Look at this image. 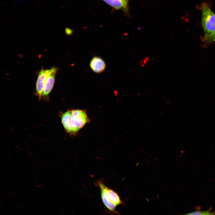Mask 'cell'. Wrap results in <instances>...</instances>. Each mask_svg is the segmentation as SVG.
<instances>
[{
    "label": "cell",
    "mask_w": 215,
    "mask_h": 215,
    "mask_svg": "<svg viewBox=\"0 0 215 215\" xmlns=\"http://www.w3.org/2000/svg\"><path fill=\"white\" fill-rule=\"evenodd\" d=\"M62 124L66 131L70 135L76 134L90 121L85 110H69L61 115Z\"/></svg>",
    "instance_id": "6da1fadb"
},
{
    "label": "cell",
    "mask_w": 215,
    "mask_h": 215,
    "mask_svg": "<svg viewBox=\"0 0 215 215\" xmlns=\"http://www.w3.org/2000/svg\"><path fill=\"white\" fill-rule=\"evenodd\" d=\"M96 184L100 189L102 201L107 210L112 214H118L116 209L123 203L119 194L106 186L102 180H98Z\"/></svg>",
    "instance_id": "7a4b0ae2"
},
{
    "label": "cell",
    "mask_w": 215,
    "mask_h": 215,
    "mask_svg": "<svg viewBox=\"0 0 215 215\" xmlns=\"http://www.w3.org/2000/svg\"><path fill=\"white\" fill-rule=\"evenodd\" d=\"M202 12V24L204 33V39L215 31V13L206 3H202L200 7Z\"/></svg>",
    "instance_id": "3957f363"
},
{
    "label": "cell",
    "mask_w": 215,
    "mask_h": 215,
    "mask_svg": "<svg viewBox=\"0 0 215 215\" xmlns=\"http://www.w3.org/2000/svg\"><path fill=\"white\" fill-rule=\"evenodd\" d=\"M58 70V68L55 66L52 67L50 69L42 95V99L45 101L49 100V94L54 86L56 75Z\"/></svg>",
    "instance_id": "277c9868"
},
{
    "label": "cell",
    "mask_w": 215,
    "mask_h": 215,
    "mask_svg": "<svg viewBox=\"0 0 215 215\" xmlns=\"http://www.w3.org/2000/svg\"><path fill=\"white\" fill-rule=\"evenodd\" d=\"M50 71V69L42 67L39 73L36 83L35 93L39 100L42 99L44 86Z\"/></svg>",
    "instance_id": "5b68a950"
},
{
    "label": "cell",
    "mask_w": 215,
    "mask_h": 215,
    "mask_svg": "<svg viewBox=\"0 0 215 215\" xmlns=\"http://www.w3.org/2000/svg\"><path fill=\"white\" fill-rule=\"evenodd\" d=\"M92 70L97 73L103 72L106 67V64L104 60L101 57L95 56L91 59L90 64Z\"/></svg>",
    "instance_id": "8992f818"
},
{
    "label": "cell",
    "mask_w": 215,
    "mask_h": 215,
    "mask_svg": "<svg viewBox=\"0 0 215 215\" xmlns=\"http://www.w3.org/2000/svg\"><path fill=\"white\" fill-rule=\"evenodd\" d=\"M108 4L116 9H126L128 1L124 0H103Z\"/></svg>",
    "instance_id": "52a82bcc"
},
{
    "label": "cell",
    "mask_w": 215,
    "mask_h": 215,
    "mask_svg": "<svg viewBox=\"0 0 215 215\" xmlns=\"http://www.w3.org/2000/svg\"><path fill=\"white\" fill-rule=\"evenodd\" d=\"M211 208H209V210L207 211H197L188 213L186 214V215H215V212H211Z\"/></svg>",
    "instance_id": "ba28073f"
},
{
    "label": "cell",
    "mask_w": 215,
    "mask_h": 215,
    "mask_svg": "<svg viewBox=\"0 0 215 215\" xmlns=\"http://www.w3.org/2000/svg\"><path fill=\"white\" fill-rule=\"evenodd\" d=\"M205 41L208 43H211L215 41V31L206 39Z\"/></svg>",
    "instance_id": "9c48e42d"
},
{
    "label": "cell",
    "mask_w": 215,
    "mask_h": 215,
    "mask_svg": "<svg viewBox=\"0 0 215 215\" xmlns=\"http://www.w3.org/2000/svg\"><path fill=\"white\" fill-rule=\"evenodd\" d=\"M66 33L67 35H70L72 33V31L70 29L68 28L65 29Z\"/></svg>",
    "instance_id": "30bf717a"
},
{
    "label": "cell",
    "mask_w": 215,
    "mask_h": 215,
    "mask_svg": "<svg viewBox=\"0 0 215 215\" xmlns=\"http://www.w3.org/2000/svg\"><path fill=\"white\" fill-rule=\"evenodd\" d=\"M146 63L145 62L144 60H142L140 61V64L142 67L144 66L146 64Z\"/></svg>",
    "instance_id": "8fae6325"
},
{
    "label": "cell",
    "mask_w": 215,
    "mask_h": 215,
    "mask_svg": "<svg viewBox=\"0 0 215 215\" xmlns=\"http://www.w3.org/2000/svg\"><path fill=\"white\" fill-rule=\"evenodd\" d=\"M149 58L148 57H147L144 60L145 62V63H146L148 62V61L149 60Z\"/></svg>",
    "instance_id": "7c38bea8"
},
{
    "label": "cell",
    "mask_w": 215,
    "mask_h": 215,
    "mask_svg": "<svg viewBox=\"0 0 215 215\" xmlns=\"http://www.w3.org/2000/svg\"><path fill=\"white\" fill-rule=\"evenodd\" d=\"M124 0L127 1H128V0Z\"/></svg>",
    "instance_id": "4fadbf2b"
}]
</instances>
